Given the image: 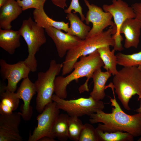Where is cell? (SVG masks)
<instances>
[{"label": "cell", "instance_id": "6da1fadb", "mask_svg": "<svg viewBox=\"0 0 141 141\" xmlns=\"http://www.w3.org/2000/svg\"><path fill=\"white\" fill-rule=\"evenodd\" d=\"M113 91L114 98L110 97L111 112L107 113L103 110L92 114L89 121L92 124H98L97 128L104 132H112L121 131L128 132L134 137L141 136V113L133 115L126 114L122 109L115 97L114 88Z\"/></svg>", "mask_w": 141, "mask_h": 141}, {"label": "cell", "instance_id": "7a4b0ae2", "mask_svg": "<svg viewBox=\"0 0 141 141\" xmlns=\"http://www.w3.org/2000/svg\"><path fill=\"white\" fill-rule=\"evenodd\" d=\"M80 60L74 64V70L66 77H56L54 82V93L58 97L65 99L67 96V87L72 81H77L79 79L86 77L87 79L85 83L80 85L78 89L80 93L85 91L89 92L88 82L92 78L94 72L103 67V62L97 50L86 56H82Z\"/></svg>", "mask_w": 141, "mask_h": 141}, {"label": "cell", "instance_id": "3957f363", "mask_svg": "<svg viewBox=\"0 0 141 141\" xmlns=\"http://www.w3.org/2000/svg\"><path fill=\"white\" fill-rule=\"evenodd\" d=\"M116 32L115 27H110L106 31L82 40L75 47L68 51L62 63V75L70 73L73 69L75 63L81 57L89 55L102 47H114L115 42L113 36Z\"/></svg>", "mask_w": 141, "mask_h": 141}, {"label": "cell", "instance_id": "277c9868", "mask_svg": "<svg viewBox=\"0 0 141 141\" xmlns=\"http://www.w3.org/2000/svg\"><path fill=\"white\" fill-rule=\"evenodd\" d=\"M113 85L124 107L130 110V99L137 95L141 101V71L138 67H124L114 75Z\"/></svg>", "mask_w": 141, "mask_h": 141}, {"label": "cell", "instance_id": "5b68a950", "mask_svg": "<svg viewBox=\"0 0 141 141\" xmlns=\"http://www.w3.org/2000/svg\"><path fill=\"white\" fill-rule=\"evenodd\" d=\"M18 31L28 47V55L24 61L31 72H35L38 65L36 54L46 41L44 28L38 25L30 16L28 19L23 21Z\"/></svg>", "mask_w": 141, "mask_h": 141}, {"label": "cell", "instance_id": "8992f818", "mask_svg": "<svg viewBox=\"0 0 141 141\" xmlns=\"http://www.w3.org/2000/svg\"><path fill=\"white\" fill-rule=\"evenodd\" d=\"M62 66V63H58L53 59L50 62L49 68L45 72L38 73L37 79L34 83L37 93L36 109L39 113H41L46 106L52 102L54 80Z\"/></svg>", "mask_w": 141, "mask_h": 141}, {"label": "cell", "instance_id": "52a82bcc", "mask_svg": "<svg viewBox=\"0 0 141 141\" xmlns=\"http://www.w3.org/2000/svg\"><path fill=\"white\" fill-rule=\"evenodd\" d=\"M52 99L56 102L58 109L66 112L70 116H90L103 110L104 108L102 101L95 100L90 96L88 98L80 97L67 100L60 98L55 94L52 96Z\"/></svg>", "mask_w": 141, "mask_h": 141}, {"label": "cell", "instance_id": "ba28073f", "mask_svg": "<svg viewBox=\"0 0 141 141\" xmlns=\"http://www.w3.org/2000/svg\"><path fill=\"white\" fill-rule=\"evenodd\" d=\"M111 4H104L102 8L105 11L110 13L116 28V32L113 36L115 42L114 49L120 51L123 49L121 42L123 38L120 33L121 27L127 19L134 18L136 15L132 7L122 0H112Z\"/></svg>", "mask_w": 141, "mask_h": 141}, {"label": "cell", "instance_id": "9c48e42d", "mask_svg": "<svg viewBox=\"0 0 141 141\" xmlns=\"http://www.w3.org/2000/svg\"><path fill=\"white\" fill-rule=\"evenodd\" d=\"M37 117L38 124L32 134L30 132L28 141H38L44 136L55 139L52 130L60 114V109L56 102L52 101L46 105L43 111Z\"/></svg>", "mask_w": 141, "mask_h": 141}, {"label": "cell", "instance_id": "30bf717a", "mask_svg": "<svg viewBox=\"0 0 141 141\" xmlns=\"http://www.w3.org/2000/svg\"><path fill=\"white\" fill-rule=\"evenodd\" d=\"M84 1L88 9L85 20L86 24L89 25L91 23L92 24L87 38L101 33L109 26H116L112 20L113 16L110 13L104 11L103 9L96 5L90 4L87 0Z\"/></svg>", "mask_w": 141, "mask_h": 141}, {"label": "cell", "instance_id": "8fae6325", "mask_svg": "<svg viewBox=\"0 0 141 141\" xmlns=\"http://www.w3.org/2000/svg\"><path fill=\"white\" fill-rule=\"evenodd\" d=\"M0 72L2 77L7 80L8 84L5 86V90L15 92L17 85L22 79L28 77L31 70L24 61L13 64L8 63L4 59L0 60Z\"/></svg>", "mask_w": 141, "mask_h": 141}, {"label": "cell", "instance_id": "7c38bea8", "mask_svg": "<svg viewBox=\"0 0 141 141\" xmlns=\"http://www.w3.org/2000/svg\"><path fill=\"white\" fill-rule=\"evenodd\" d=\"M19 112L0 115V141H22L19 131L21 120Z\"/></svg>", "mask_w": 141, "mask_h": 141}, {"label": "cell", "instance_id": "4fadbf2b", "mask_svg": "<svg viewBox=\"0 0 141 141\" xmlns=\"http://www.w3.org/2000/svg\"><path fill=\"white\" fill-rule=\"evenodd\" d=\"M45 29L48 35L52 40L56 46L59 57L62 58L69 50L78 45L82 40L79 37L62 32L61 30L49 27Z\"/></svg>", "mask_w": 141, "mask_h": 141}, {"label": "cell", "instance_id": "5bb4252c", "mask_svg": "<svg viewBox=\"0 0 141 141\" xmlns=\"http://www.w3.org/2000/svg\"><path fill=\"white\" fill-rule=\"evenodd\" d=\"M16 93L24 102L21 106V112L19 113L25 121H28L31 119L33 113V108L30 105L31 101L36 93L34 83L28 77L24 79Z\"/></svg>", "mask_w": 141, "mask_h": 141}, {"label": "cell", "instance_id": "9a60e30c", "mask_svg": "<svg viewBox=\"0 0 141 141\" xmlns=\"http://www.w3.org/2000/svg\"><path fill=\"white\" fill-rule=\"evenodd\" d=\"M141 29V20L136 17L127 19L124 22L121 27L120 33L124 35V46L125 48L138 47Z\"/></svg>", "mask_w": 141, "mask_h": 141}, {"label": "cell", "instance_id": "2e32d148", "mask_svg": "<svg viewBox=\"0 0 141 141\" xmlns=\"http://www.w3.org/2000/svg\"><path fill=\"white\" fill-rule=\"evenodd\" d=\"M0 8V28L3 30L11 29V22L23 11L21 7L15 0H8Z\"/></svg>", "mask_w": 141, "mask_h": 141}, {"label": "cell", "instance_id": "e0dca14e", "mask_svg": "<svg viewBox=\"0 0 141 141\" xmlns=\"http://www.w3.org/2000/svg\"><path fill=\"white\" fill-rule=\"evenodd\" d=\"M111 74L109 71L102 72L101 68L96 70L93 73L92 78L94 83L92 91L90 95L94 99L101 100L105 97V90L107 88L105 84L111 77Z\"/></svg>", "mask_w": 141, "mask_h": 141}, {"label": "cell", "instance_id": "ac0fdd59", "mask_svg": "<svg viewBox=\"0 0 141 141\" xmlns=\"http://www.w3.org/2000/svg\"><path fill=\"white\" fill-rule=\"evenodd\" d=\"M21 35L18 31L0 28V47L10 55L21 46Z\"/></svg>", "mask_w": 141, "mask_h": 141}, {"label": "cell", "instance_id": "d6986e66", "mask_svg": "<svg viewBox=\"0 0 141 141\" xmlns=\"http://www.w3.org/2000/svg\"><path fill=\"white\" fill-rule=\"evenodd\" d=\"M0 114H10L18 107L20 99L17 94L5 90L4 85L0 87Z\"/></svg>", "mask_w": 141, "mask_h": 141}, {"label": "cell", "instance_id": "ffe728a7", "mask_svg": "<svg viewBox=\"0 0 141 141\" xmlns=\"http://www.w3.org/2000/svg\"><path fill=\"white\" fill-rule=\"evenodd\" d=\"M34 21L39 26L45 29L49 27L64 31L67 32L69 26V23L57 21L49 17L44 11V8L34 9L33 12Z\"/></svg>", "mask_w": 141, "mask_h": 141}, {"label": "cell", "instance_id": "44dd1931", "mask_svg": "<svg viewBox=\"0 0 141 141\" xmlns=\"http://www.w3.org/2000/svg\"><path fill=\"white\" fill-rule=\"evenodd\" d=\"M66 18L70 23L67 33L76 36L82 40L87 37L91 27L84 24L76 13L71 12L67 14Z\"/></svg>", "mask_w": 141, "mask_h": 141}, {"label": "cell", "instance_id": "7402d4cb", "mask_svg": "<svg viewBox=\"0 0 141 141\" xmlns=\"http://www.w3.org/2000/svg\"><path fill=\"white\" fill-rule=\"evenodd\" d=\"M109 46L101 47L97 51L102 60L104 69L106 71H109L111 74L114 75L118 72L116 66L118 64L117 57L115 54V51L113 49L110 50Z\"/></svg>", "mask_w": 141, "mask_h": 141}, {"label": "cell", "instance_id": "603a6c76", "mask_svg": "<svg viewBox=\"0 0 141 141\" xmlns=\"http://www.w3.org/2000/svg\"><path fill=\"white\" fill-rule=\"evenodd\" d=\"M67 114H60L52 130V134L54 138L59 140L66 141L68 138Z\"/></svg>", "mask_w": 141, "mask_h": 141}, {"label": "cell", "instance_id": "cb8c5ba5", "mask_svg": "<svg viewBox=\"0 0 141 141\" xmlns=\"http://www.w3.org/2000/svg\"><path fill=\"white\" fill-rule=\"evenodd\" d=\"M99 141H133L134 137L126 132L117 131L112 132H104L96 128Z\"/></svg>", "mask_w": 141, "mask_h": 141}, {"label": "cell", "instance_id": "d4e9b609", "mask_svg": "<svg viewBox=\"0 0 141 141\" xmlns=\"http://www.w3.org/2000/svg\"><path fill=\"white\" fill-rule=\"evenodd\" d=\"M116 55L118 64L124 67H137L141 65V51L129 55L119 52Z\"/></svg>", "mask_w": 141, "mask_h": 141}, {"label": "cell", "instance_id": "484cf974", "mask_svg": "<svg viewBox=\"0 0 141 141\" xmlns=\"http://www.w3.org/2000/svg\"><path fill=\"white\" fill-rule=\"evenodd\" d=\"M84 124L78 117L69 116L68 120V138L74 141H79Z\"/></svg>", "mask_w": 141, "mask_h": 141}, {"label": "cell", "instance_id": "4316f807", "mask_svg": "<svg viewBox=\"0 0 141 141\" xmlns=\"http://www.w3.org/2000/svg\"><path fill=\"white\" fill-rule=\"evenodd\" d=\"M79 141H99L96 128L91 124H84Z\"/></svg>", "mask_w": 141, "mask_h": 141}, {"label": "cell", "instance_id": "83f0119b", "mask_svg": "<svg viewBox=\"0 0 141 141\" xmlns=\"http://www.w3.org/2000/svg\"><path fill=\"white\" fill-rule=\"evenodd\" d=\"M46 0H17L23 11L33 8L39 9L44 8Z\"/></svg>", "mask_w": 141, "mask_h": 141}, {"label": "cell", "instance_id": "f1b7e54d", "mask_svg": "<svg viewBox=\"0 0 141 141\" xmlns=\"http://www.w3.org/2000/svg\"><path fill=\"white\" fill-rule=\"evenodd\" d=\"M82 10L79 0H72L69 7L64 10V12L68 14L71 12L72 10H74V13H78L79 14L81 20L83 21L85 20V17L82 12Z\"/></svg>", "mask_w": 141, "mask_h": 141}, {"label": "cell", "instance_id": "f546056e", "mask_svg": "<svg viewBox=\"0 0 141 141\" xmlns=\"http://www.w3.org/2000/svg\"><path fill=\"white\" fill-rule=\"evenodd\" d=\"M136 15V17L141 20V3H136L131 5Z\"/></svg>", "mask_w": 141, "mask_h": 141}, {"label": "cell", "instance_id": "4dcf8cb0", "mask_svg": "<svg viewBox=\"0 0 141 141\" xmlns=\"http://www.w3.org/2000/svg\"><path fill=\"white\" fill-rule=\"evenodd\" d=\"M51 0L54 4L63 9H64L65 7H67V0Z\"/></svg>", "mask_w": 141, "mask_h": 141}, {"label": "cell", "instance_id": "1f68e13d", "mask_svg": "<svg viewBox=\"0 0 141 141\" xmlns=\"http://www.w3.org/2000/svg\"><path fill=\"white\" fill-rule=\"evenodd\" d=\"M54 139L48 136H44L39 139L38 141H55Z\"/></svg>", "mask_w": 141, "mask_h": 141}, {"label": "cell", "instance_id": "d6a6232c", "mask_svg": "<svg viewBox=\"0 0 141 141\" xmlns=\"http://www.w3.org/2000/svg\"><path fill=\"white\" fill-rule=\"evenodd\" d=\"M7 1L8 0H0V8L5 4Z\"/></svg>", "mask_w": 141, "mask_h": 141}, {"label": "cell", "instance_id": "836d02e7", "mask_svg": "<svg viewBox=\"0 0 141 141\" xmlns=\"http://www.w3.org/2000/svg\"><path fill=\"white\" fill-rule=\"evenodd\" d=\"M135 111L137 113H141V101H140V103L139 107L136 109Z\"/></svg>", "mask_w": 141, "mask_h": 141}, {"label": "cell", "instance_id": "e575fe53", "mask_svg": "<svg viewBox=\"0 0 141 141\" xmlns=\"http://www.w3.org/2000/svg\"><path fill=\"white\" fill-rule=\"evenodd\" d=\"M138 68L141 71V65L139 66H138Z\"/></svg>", "mask_w": 141, "mask_h": 141}, {"label": "cell", "instance_id": "d590c367", "mask_svg": "<svg viewBox=\"0 0 141 141\" xmlns=\"http://www.w3.org/2000/svg\"><path fill=\"white\" fill-rule=\"evenodd\" d=\"M138 141H141V137L138 140Z\"/></svg>", "mask_w": 141, "mask_h": 141}]
</instances>
